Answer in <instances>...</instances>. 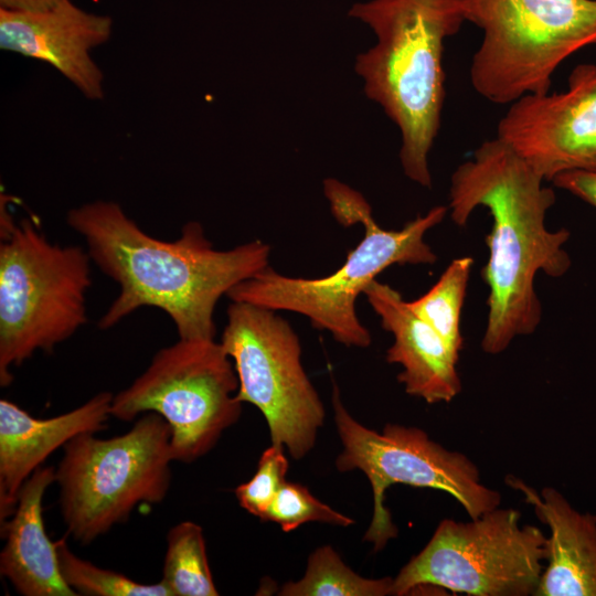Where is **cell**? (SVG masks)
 Wrapping results in <instances>:
<instances>
[{"label": "cell", "mask_w": 596, "mask_h": 596, "mask_svg": "<svg viewBox=\"0 0 596 596\" xmlns=\"http://www.w3.org/2000/svg\"><path fill=\"white\" fill-rule=\"evenodd\" d=\"M66 222L85 240L92 262L119 286L100 329L153 307L170 317L180 339H214L220 298L269 266L270 246L259 240L220 251L200 223L189 222L175 241H160L113 201L74 207Z\"/></svg>", "instance_id": "obj_1"}, {"label": "cell", "mask_w": 596, "mask_h": 596, "mask_svg": "<svg viewBox=\"0 0 596 596\" xmlns=\"http://www.w3.org/2000/svg\"><path fill=\"white\" fill-rule=\"evenodd\" d=\"M543 181L498 137L482 142L451 175L449 210L454 223L466 225L478 206L488 209L492 217L486 236L489 257L481 272L489 288L481 348L489 354L503 352L514 338L531 334L539 327L538 273L561 277L571 267L564 249L570 232L545 226L555 194Z\"/></svg>", "instance_id": "obj_2"}, {"label": "cell", "mask_w": 596, "mask_h": 596, "mask_svg": "<svg viewBox=\"0 0 596 596\" xmlns=\"http://www.w3.org/2000/svg\"><path fill=\"white\" fill-rule=\"evenodd\" d=\"M349 15L377 39L354 65L364 93L401 131L405 175L430 188L428 155L445 99L444 42L466 21L462 0H370L353 4Z\"/></svg>", "instance_id": "obj_3"}, {"label": "cell", "mask_w": 596, "mask_h": 596, "mask_svg": "<svg viewBox=\"0 0 596 596\" xmlns=\"http://www.w3.org/2000/svg\"><path fill=\"white\" fill-rule=\"evenodd\" d=\"M323 191L340 224L361 223L364 228L361 242L348 253L343 265L326 277L313 279L285 276L268 266L233 287L227 297L232 301L300 313L315 328L328 331L337 342L366 348L371 334L356 315V298L392 265L434 264L437 256L424 236L444 220L447 207L435 206L401 230H386L375 222L371 206L358 191L336 179L324 180Z\"/></svg>", "instance_id": "obj_4"}, {"label": "cell", "mask_w": 596, "mask_h": 596, "mask_svg": "<svg viewBox=\"0 0 596 596\" xmlns=\"http://www.w3.org/2000/svg\"><path fill=\"white\" fill-rule=\"evenodd\" d=\"M7 194L0 209V384L36 351L51 352L87 322L91 257L52 243L34 219L15 222Z\"/></svg>", "instance_id": "obj_5"}, {"label": "cell", "mask_w": 596, "mask_h": 596, "mask_svg": "<svg viewBox=\"0 0 596 596\" xmlns=\"http://www.w3.org/2000/svg\"><path fill=\"white\" fill-rule=\"evenodd\" d=\"M171 429L155 412L123 435L75 436L55 468L58 503L67 533L89 544L127 521L140 504L161 503L170 489Z\"/></svg>", "instance_id": "obj_6"}, {"label": "cell", "mask_w": 596, "mask_h": 596, "mask_svg": "<svg viewBox=\"0 0 596 596\" xmlns=\"http://www.w3.org/2000/svg\"><path fill=\"white\" fill-rule=\"evenodd\" d=\"M482 30L470 67L475 91L494 104L546 94L575 52L596 45V0H462Z\"/></svg>", "instance_id": "obj_7"}, {"label": "cell", "mask_w": 596, "mask_h": 596, "mask_svg": "<svg viewBox=\"0 0 596 596\" xmlns=\"http://www.w3.org/2000/svg\"><path fill=\"white\" fill-rule=\"evenodd\" d=\"M237 391L234 363L221 342L179 338L114 395L110 415L129 422L148 412L159 414L171 429L173 460L192 462L238 421L243 403Z\"/></svg>", "instance_id": "obj_8"}, {"label": "cell", "mask_w": 596, "mask_h": 596, "mask_svg": "<svg viewBox=\"0 0 596 596\" xmlns=\"http://www.w3.org/2000/svg\"><path fill=\"white\" fill-rule=\"evenodd\" d=\"M496 508L468 522L443 520L425 547L393 578V595L438 587L473 596L534 595L547 560V536Z\"/></svg>", "instance_id": "obj_9"}, {"label": "cell", "mask_w": 596, "mask_h": 596, "mask_svg": "<svg viewBox=\"0 0 596 596\" xmlns=\"http://www.w3.org/2000/svg\"><path fill=\"white\" fill-rule=\"evenodd\" d=\"M332 405L342 444L337 469L361 470L372 487L373 517L363 539L373 544L375 552L397 536L384 505L385 491L393 485L444 491L462 505L470 519L500 505V493L480 482L478 468L464 454L444 448L417 427L389 423L377 433L363 426L345 409L336 384Z\"/></svg>", "instance_id": "obj_10"}, {"label": "cell", "mask_w": 596, "mask_h": 596, "mask_svg": "<svg viewBox=\"0 0 596 596\" xmlns=\"http://www.w3.org/2000/svg\"><path fill=\"white\" fill-rule=\"evenodd\" d=\"M221 344L238 377L236 398L264 415L273 445L304 458L323 425V404L301 364V345L276 310L243 301L228 306Z\"/></svg>", "instance_id": "obj_11"}, {"label": "cell", "mask_w": 596, "mask_h": 596, "mask_svg": "<svg viewBox=\"0 0 596 596\" xmlns=\"http://www.w3.org/2000/svg\"><path fill=\"white\" fill-rule=\"evenodd\" d=\"M497 137L544 180L596 170V65L578 64L565 92L528 94L511 103Z\"/></svg>", "instance_id": "obj_12"}, {"label": "cell", "mask_w": 596, "mask_h": 596, "mask_svg": "<svg viewBox=\"0 0 596 596\" xmlns=\"http://www.w3.org/2000/svg\"><path fill=\"white\" fill-rule=\"evenodd\" d=\"M113 32L108 15L88 12L72 0L41 11L0 8V47L49 63L86 98H104V74L91 51Z\"/></svg>", "instance_id": "obj_13"}, {"label": "cell", "mask_w": 596, "mask_h": 596, "mask_svg": "<svg viewBox=\"0 0 596 596\" xmlns=\"http://www.w3.org/2000/svg\"><path fill=\"white\" fill-rule=\"evenodd\" d=\"M363 295L393 336L386 361L402 366L397 380L405 392L428 404L453 401L461 391L459 353L390 285L375 279Z\"/></svg>", "instance_id": "obj_14"}, {"label": "cell", "mask_w": 596, "mask_h": 596, "mask_svg": "<svg viewBox=\"0 0 596 596\" xmlns=\"http://www.w3.org/2000/svg\"><path fill=\"white\" fill-rule=\"evenodd\" d=\"M114 395L100 392L78 407L50 418H36L15 403L0 401V520L15 510L26 479L68 440L105 428Z\"/></svg>", "instance_id": "obj_15"}, {"label": "cell", "mask_w": 596, "mask_h": 596, "mask_svg": "<svg viewBox=\"0 0 596 596\" xmlns=\"http://www.w3.org/2000/svg\"><path fill=\"white\" fill-rule=\"evenodd\" d=\"M505 481L550 529L547 565L534 596H596V515L576 510L555 488L538 493L513 476Z\"/></svg>", "instance_id": "obj_16"}, {"label": "cell", "mask_w": 596, "mask_h": 596, "mask_svg": "<svg viewBox=\"0 0 596 596\" xmlns=\"http://www.w3.org/2000/svg\"><path fill=\"white\" fill-rule=\"evenodd\" d=\"M54 481L55 468L39 467L21 487L10 519L1 522L0 573L23 596L77 595L61 575L56 541L44 528L43 497Z\"/></svg>", "instance_id": "obj_17"}, {"label": "cell", "mask_w": 596, "mask_h": 596, "mask_svg": "<svg viewBox=\"0 0 596 596\" xmlns=\"http://www.w3.org/2000/svg\"><path fill=\"white\" fill-rule=\"evenodd\" d=\"M161 582L171 596H216L202 528L183 521L170 529Z\"/></svg>", "instance_id": "obj_18"}, {"label": "cell", "mask_w": 596, "mask_h": 596, "mask_svg": "<svg viewBox=\"0 0 596 596\" xmlns=\"http://www.w3.org/2000/svg\"><path fill=\"white\" fill-rule=\"evenodd\" d=\"M281 596H384L393 595V578H365L353 572L329 545L308 557L305 575L285 583Z\"/></svg>", "instance_id": "obj_19"}, {"label": "cell", "mask_w": 596, "mask_h": 596, "mask_svg": "<svg viewBox=\"0 0 596 596\" xmlns=\"http://www.w3.org/2000/svg\"><path fill=\"white\" fill-rule=\"evenodd\" d=\"M473 259H454L434 286L408 301L413 311L430 324L457 353L462 348L460 317Z\"/></svg>", "instance_id": "obj_20"}, {"label": "cell", "mask_w": 596, "mask_h": 596, "mask_svg": "<svg viewBox=\"0 0 596 596\" xmlns=\"http://www.w3.org/2000/svg\"><path fill=\"white\" fill-rule=\"evenodd\" d=\"M60 572L65 583L77 594L85 596H171L160 581L141 584L128 576L98 567L75 555L66 540L56 541Z\"/></svg>", "instance_id": "obj_21"}, {"label": "cell", "mask_w": 596, "mask_h": 596, "mask_svg": "<svg viewBox=\"0 0 596 596\" xmlns=\"http://www.w3.org/2000/svg\"><path fill=\"white\" fill-rule=\"evenodd\" d=\"M262 521L275 522L284 532H290L307 522L339 526L354 523L353 519L319 501L306 487L287 481L277 492Z\"/></svg>", "instance_id": "obj_22"}, {"label": "cell", "mask_w": 596, "mask_h": 596, "mask_svg": "<svg viewBox=\"0 0 596 596\" xmlns=\"http://www.w3.org/2000/svg\"><path fill=\"white\" fill-rule=\"evenodd\" d=\"M288 467L284 447L272 444L262 454L252 479L235 489L240 505L263 520L272 501L286 482Z\"/></svg>", "instance_id": "obj_23"}, {"label": "cell", "mask_w": 596, "mask_h": 596, "mask_svg": "<svg viewBox=\"0 0 596 596\" xmlns=\"http://www.w3.org/2000/svg\"><path fill=\"white\" fill-rule=\"evenodd\" d=\"M553 184L596 209V170H574L557 174Z\"/></svg>", "instance_id": "obj_24"}, {"label": "cell", "mask_w": 596, "mask_h": 596, "mask_svg": "<svg viewBox=\"0 0 596 596\" xmlns=\"http://www.w3.org/2000/svg\"><path fill=\"white\" fill-rule=\"evenodd\" d=\"M65 0H0V8L22 11L47 10Z\"/></svg>", "instance_id": "obj_25"}]
</instances>
